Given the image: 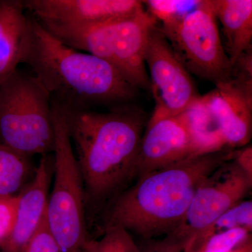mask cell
<instances>
[{
  "instance_id": "obj_20",
  "label": "cell",
  "mask_w": 252,
  "mask_h": 252,
  "mask_svg": "<svg viewBox=\"0 0 252 252\" xmlns=\"http://www.w3.org/2000/svg\"><path fill=\"white\" fill-rule=\"evenodd\" d=\"M199 1H167V0H149L143 1L147 11L155 18L160 21L161 25L171 23L182 17L186 13L193 9Z\"/></svg>"
},
{
  "instance_id": "obj_6",
  "label": "cell",
  "mask_w": 252,
  "mask_h": 252,
  "mask_svg": "<svg viewBox=\"0 0 252 252\" xmlns=\"http://www.w3.org/2000/svg\"><path fill=\"white\" fill-rule=\"evenodd\" d=\"M0 142L28 157L54 150L51 98L33 74L17 70L0 84Z\"/></svg>"
},
{
  "instance_id": "obj_19",
  "label": "cell",
  "mask_w": 252,
  "mask_h": 252,
  "mask_svg": "<svg viewBox=\"0 0 252 252\" xmlns=\"http://www.w3.org/2000/svg\"><path fill=\"white\" fill-rule=\"evenodd\" d=\"M104 234L99 240H88L85 252H138L129 232L123 227H104Z\"/></svg>"
},
{
  "instance_id": "obj_15",
  "label": "cell",
  "mask_w": 252,
  "mask_h": 252,
  "mask_svg": "<svg viewBox=\"0 0 252 252\" xmlns=\"http://www.w3.org/2000/svg\"><path fill=\"white\" fill-rule=\"evenodd\" d=\"M212 11L222 25L223 48L232 65L252 49V0H210Z\"/></svg>"
},
{
  "instance_id": "obj_18",
  "label": "cell",
  "mask_w": 252,
  "mask_h": 252,
  "mask_svg": "<svg viewBox=\"0 0 252 252\" xmlns=\"http://www.w3.org/2000/svg\"><path fill=\"white\" fill-rule=\"evenodd\" d=\"M235 228H244L251 233L252 229V201L243 200L220 215L208 228L199 233L189 243L187 248L203 243L214 235Z\"/></svg>"
},
{
  "instance_id": "obj_23",
  "label": "cell",
  "mask_w": 252,
  "mask_h": 252,
  "mask_svg": "<svg viewBox=\"0 0 252 252\" xmlns=\"http://www.w3.org/2000/svg\"><path fill=\"white\" fill-rule=\"evenodd\" d=\"M24 252H61L57 242L49 229L46 212Z\"/></svg>"
},
{
  "instance_id": "obj_3",
  "label": "cell",
  "mask_w": 252,
  "mask_h": 252,
  "mask_svg": "<svg viewBox=\"0 0 252 252\" xmlns=\"http://www.w3.org/2000/svg\"><path fill=\"white\" fill-rule=\"evenodd\" d=\"M21 63L31 68L51 100L64 108L123 103L137 93L112 64L65 45L32 16Z\"/></svg>"
},
{
  "instance_id": "obj_9",
  "label": "cell",
  "mask_w": 252,
  "mask_h": 252,
  "mask_svg": "<svg viewBox=\"0 0 252 252\" xmlns=\"http://www.w3.org/2000/svg\"><path fill=\"white\" fill-rule=\"evenodd\" d=\"M144 62L156 102L154 114L180 115L200 96L190 73L177 59L158 23L149 33Z\"/></svg>"
},
{
  "instance_id": "obj_10",
  "label": "cell",
  "mask_w": 252,
  "mask_h": 252,
  "mask_svg": "<svg viewBox=\"0 0 252 252\" xmlns=\"http://www.w3.org/2000/svg\"><path fill=\"white\" fill-rule=\"evenodd\" d=\"M203 97L230 149L248 145L252 134V76L232 71L228 80Z\"/></svg>"
},
{
  "instance_id": "obj_14",
  "label": "cell",
  "mask_w": 252,
  "mask_h": 252,
  "mask_svg": "<svg viewBox=\"0 0 252 252\" xmlns=\"http://www.w3.org/2000/svg\"><path fill=\"white\" fill-rule=\"evenodd\" d=\"M24 1L0 0V84L18 70L29 29Z\"/></svg>"
},
{
  "instance_id": "obj_13",
  "label": "cell",
  "mask_w": 252,
  "mask_h": 252,
  "mask_svg": "<svg viewBox=\"0 0 252 252\" xmlns=\"http://www.w3.org/2000/svg\"><path fill=\"white\" fill-rule=\"evenodd\" d=\"M53 158L42 156L32 180L20 192L17 219L2 252H24L46 212Z\"/></svg>"
},
{
  "instance_id": "obj_24",
  "label": "cell",
  "mask_w": 252,
  "mask_h": 252,
  "mask_svg": "<svg viewBox=\"0 0 252 252\" xmlns=\"http://www.w3.org/2000/svg\"><path fill=\"white\" fill-rule=\"evenodd\" d=\"M243 245L241 248L235 250V251H233V250L230 252H252L251 238H250V235L245 239Z\"/></svg>"
},
{
  "instance_id": "obj_5",
  "label": "cell",
  "mask_w": 252,
  "mask_h": 252,
  "mask_svg": "<svg viewBox=\"0 0 252 252\" xmlns=\"http://www.w3.org/2000/svg\"><path fill=\"white\" fill-rule=\"evenodd\" d=\"M54 130L52 192L48 198V225L61 252H85L86 235L84 182L68 132L65 114L51 100Z\"/></svg>"
},
{
  "instance_id": "obj_2",
  "label": "cell",
  "mask_w": 252,
  "mask_h": 252,
  "mask_svg": "<svg viewBox=\"0 0 252 252\" xmlns=\"http://www.w3.org/2000/svg\"><path fill=\"white\" fill-rule=\"evenodd\" d=\"M239 151L191 156L141 176L112 199L104 227L118 225L145 238L170 234L182 223L202 182Z\"/></svg>"
},
{
  "instance_id": "obj_17",
  "label": "cell",
  "mask_w": 252,
  "mask_h": 252,
  "mask_svg": "<svg viewBox=\"0 0 252 252\" xmlns=\"http://www.w3.org/2000/svg\"><path fill=\"white\" fill-rule=\"evenodd\" d=\"M29 157L0 142V195H16L31 171Z\"/></svg>"
},
{
  "instance_id": "obj_21",
  "label": "cell",
  "mask_w": 252,
  "mask_h": 252,
  "mask_svg": "<svg viewBox=\"0 0 252 252\" xmlns=\"http://www.w3.org/2000/svg\"><path fill=\"white\" fill-rule=\"evenodd\" d=\"M250 233L244 228H235L214 235L202 243L200 252H230Z\"/></svg>"
},
{
  "instance_id": "obj_4",
  "label": "cell",
  "mask_w": 252,
  "mask_h": 252,
  "mask_svg": "<svg viewBox=\"0 0 252 252\" xmlns=\"http://www.w3.org/2000/svg\"><path fill=\"white\" fill-rule=\"evenodd\" d=\"M157 23L143 6L130 16L106 22L42 26L69 47L112 64L136 89H148L144 52L149 33Z\"/></svg>"
},
{
  "instance_id": "obj_11",
  "label": "cell",
  "mask_w": 252,
  "mask_h": 252,
  "mask_svg": "<svg viewBox=\"0 0 252 252\" xmlns=\"http://www.w3.org/2000/svg\"><path fill=\"white\" fill-rule=\"evenodd\" d=\"M191 156L193 153L190 137L180 116L158 115L153 113L141 140L136 180Z\"/></svg>"
},
{
  "instance_id": "obj_16",
  "label": "cell",
  "mask_w": 252,
  "mask_h": 252,
  "mask_svg": "<svg viewBox=\"0 0 252 252\" xmlns=\"http://www.w3.org/2000/svg\"><path fill=\"white\" fill-rule=\"evenodd\" d=\"M188 131L193 156L229 150L218 121L203 96L180 114Z\"/></svg>"
},
{
  "instance_id": "obj_22",
  "label": "cell",
  "mask_w": 252,
  "mask_h": 252,
  "mask_svg": "<svg viewBox=\"0 0 252 252\" xmlns=\"http://www.w3.org/2000/svg\"><path fill=\"white\" fill-rule=\"evenodd\" d=\"M20 193L0 195V248H2L14 229L17 219Z\"/></svg>"
},
{
  "instance_id": "obj_1",
  "label": "cell",
  "mask_w": 252,
  "mask_h": 252,
  "mask_svg": "<svg viewBox=\"0 0 252 252\" xmlns=\"http://www.w3.org/2000/svg\"><path fill=\"white\" fill-rule=\"evenodd\" d=\"M63 108L86 197L94 203L114 198L136 180L137 155L147 123L144 115L127 107L102 113Z\"/></svg>"
},
{
  "instance_id": "obj_12",
  "label": "cell",
  "mask_w": 252,
  "mask_h": 252,
  "mask_svg": "<svg viewBox=\"0 0 252 252\" xmlns=\"http://www.w3.org/2000/svg\"><path fill=\"white\" fill-rule=\"evenodd\" d=\"M25 8L41 24L85 25L130 16L144 5L137 0H27Z\"/></svg>"
},
{
  "instance_id": "obj_7",
  "label": "cell",
  "mask_w": 252,
  "mask_h": 252,
  "mask_svg": "<svg viewBox=\"0 0 252 252\" xmlns=\"http://www.w3.org/2000/svg\"><path fill=\"white\" fill-rule=\"evenodd\" d=\"M158 26L190 74L215 85L229 79L233 65L220 40L210 1H199L182 17Z\"/></svg>"
},
{
  "instance_id": "obj_8",
  "label": "cell",
  "mask_w": 252,
  "mask_h": 252,
  "mask_svg": "<svg viewBox=\"0 0 252 252\" xmlns=\"http://www.w3.org/2000/svg\"><path fill=\"white\" fill-rule=\"evenodd\" d=\"M252 186V176L235 158L224 162L202 182L182 223L170 233L188 246L220 215L243 201Z\"/></svg>"
}]
</instances>
